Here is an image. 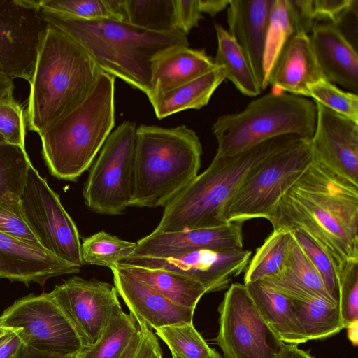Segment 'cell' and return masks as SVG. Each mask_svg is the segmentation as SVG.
I'll return each instance as SVG.
<instances>
[{
	"label": "cell",
	"mask_w": 358,
	"mask_h": 358,
	"mask_svg": "<svg viewBox=\"0 0 358 358\" xmlns=\"http://www.w3.org/2000/svg\"><path fill=\"white\" fill-rule=\"evenodd\" d=\"M273 230H301L329 255L337 273L358 260V185L313 160L278 202Z\"/></svg>",
	"instance_id": "6da1fadb"
},
{
	"label": "cell",
	"mask_w": 358,
	"mask_h": 358,
	"mask_svg": "<svg viewBox=\"0 0 358 358\" xmlns=\"http://www.w3.org/2000/svg\"><path fill=\"white\" fill-rule=\"evenodd\" d=\"M48 23L75 41L105 73L150 93L153 61L168 50L189 46L179 31L155 32L113 19L85 20L41 8Z\"/></svg>",
	"instance_id": "7a4b0ae2"
},
{
	"label": "cell",
	"mask_w": 358,
	"mask_h": 358,
	"mask_svg": "<svg viewBox=\"0 0 358 358\" xmlns=\"http://www.w3.org/2000/svg\"><path fill=\"white\" fill-rule=\"evenodd\" d=\"M103 72L75 41L49 24L29 83V129L39 134L76 109L91 93Z\"/></svg>",
	"instance_id": "3957f363"
},
{
	"label": "cell",
	"mask_w": 358,
	"mask_h": 358,
	"mask_svg": "<svg viewBox=\"0 0 358 358\" xmlns=\"http://www.w3.org/2000/svg\"><path fill=\"white\" fill-rule=\"evenodd\" d=\"M303 138L285 135L233 155H215L209 166L164 206L154 231L175 232L227 223V206L247 175L268 157Z\"/></svg>",
	"instance_id": "277c9868"
},
{
	"label": "cell",
	"mask_w": 358,
	"mask_h": 358,
	"mask_svg": "<svg viewBox=\"0 0 358 358\" xmlns=\"http://www.w3.org/2000/svg\"><path fill=\"white\" fill-rule=\"evenodd\" d=\"M202 147L185 125L136 129L134 182L129 206H165L198 174Z\"/></svg>",
	"instance_id": "5b68a950"
},
{
	"label": "cell",
	"mask_w": 358,
	"mask_h": 358,
	"mask_svg": "<svg viewBox=\"0 0 358 358\" xmlns=\"http://www.w3.org/2000/svg\"><path fill=\"white\" fill-rule=\"evenodd\" d=\"M115 125V77L103 72L76 109L41 134L50 173L76 181L92 164Z\"/></svg>",
	"instance_id": "8992f818"
},
{
	"label": "cell",
	"mask_w": 358,
	"mask_h": 358,
	"mask_svg": "<svg viewBox=\"0 0 358 358\" xmlns=\"http://www.w3.org/2000/svg\"><path fill=\"white\" fill-rule=\"evenodd\" d=\"M316 119L314 101L273 90L250 102L241 112L217 118L212 126L217 142L216 155H233L285 135L310 139Z\"/></svg>",
	"instance_id": "52a82bcc"
},
{
	"label": "cell",
	"mask_w": 358,
	"mask_h": 358,
	"mask_svg": "<svg viewBox=\"0 0 358 358\" xmlns=\"http://www.w3.org/2000/svg\"><path fill=\"white\" fill-rule=\"evenodd\" d=\"M313 160L310 139L306 138L264 159L247 175L227 204L226 222L268 220L280 198Z\"/></svg>",
	"instance_id": "ba28073f"
},
{
	"label": "cell",
	"mask_w": 358,
	"mask_h": 358,
	"mask_svg": "<svg viewBox=\"0 0 358 358\" xmlns=\"http://www.w3.org/2000/svg\"><path fill=\"white\" fill-rule=\"evenodd\" d=\"M137 127L124 121L112 131L92 164L83 189L88 208L102 215H120L130 206L134 182Z\"/></svg>",
	"instance_id": "9c48e42d"
},
{
	"label": "cell",
	"mask_w": 358,
	"mask_h": 358,
	"mask_svg": "<svg viewBox=\"0 0 358 358\" xmlns=\"http://www.w3.org/2000/svg\"><path fill=\"white\" fill-rule=\"evenodd\" d=\"M24 217L40 245L70 264H85L77 227L58 194L31 164L20 199Z\"/></svg>",
	"instance_id": "30bf717a"
},
{
	"label": "cell",
	"mask_w": 358,
	"mask_h": 358,
	"mask_svg": "<svg viewBox=\"0 0 358 358\" xmlns=\"http://www.w3.org/2000/svg\"><path fill=\"white\" fill-rule=\"evenodd\" d=\"M215 341L225 358H276L282 343L263 318L243 283H231L218 307Z\"/></svg>",
	"instance_id": "8fae6325"
},
{
	"label": "cell",
	"mask_w": 358,
	"mask_h": 358,
	"mask_svg": "<svg viewBox=\"0 0 358 358\" xmlns=\"http://www.w3.org/2000/svg\"><path fill=\"white\" fill-rule=\"evenodd\" d=\"M0 324L17 329L24 345L41 351L71 356L86 348L50 292L15 301L1 314Z\"/></svg>",
	"instance_id": "7c38bea8"
},
{
	"label": "cell",
	"mask_w": 358,
	"mask_h": 358,
	"mask_svg": "<svg viewBox=\"0 0 358 358\" xmlns=\"http://www.w3.org/2000/svg\"><path fill=\"white\" fill-rule=\"evenodd\" d=\"M48 25L40 0H0V71L30 83Z\"/></svg>",
	"instance_id": "4fadbf2b"
},
{
	"label": "cell",
	"mask_w": 358,
	"mask_h": 358,
	"mask_svg": "<svg viewBox=\"0 0 358 358\" xmlns=\"http://www.w3.org/2000/svg\"><path fill=\"white\" fill-rule=\"evenodd\" d=\"M85 347L95 343L120 306L115 286L94 279L73 277L50 292Z\"/></svg>",
	"instance_id": "5bb4252c"
},
{
	"label": "cell",
	"mask_w": 358,
	"mask_h": 358,
	"mask_svg": "<svg viewBox=\"0 0 358 358\" xmlns=\"http://www.w3.org/2000/svg\"><path fill=\"white\" fill-rule=\"evenodd\" d=\"M250 257L251 251L243 248L201 249L164 258L130 256L117 264L176 272L200 282L209 293L229 287L245 271Z\"/></svg>",
	"instance_id": "9a60e30c"
},
{
	"label": "cell",
	"mask_w": 358,
	"mask_h": 358,
	"mask_svg": "<svg viewBox=\"0 0 358 358\" xmlns=\"http://www.w3.org/2000/svg\"><path fill=\"white\" fill-rule=\"evenodd\" d=\"M315 103L316 125L310 139L313 159L358 185V123Z\"/></svg>",
	"instance_id": "2e32d148"
},
{
	"label": "cell",
	"mask_w": 358,
	"mask_h": 358,
	"mask_svg": "<svg viewBox=\"0 0 358 358\" xmlns=\"http://www.w3.org/2000/svg\"><path fill=\"white\" fill-rule=\"evenodd\" d=\"M243 223L175 232L152 231L138 240L129 257L164 258L201 249L243 248Z\"/></svg>",
	"instance_id": "e0dca14e"
},
{
	"label": "cell",
	"mask_w": 358,
	"mask_h": 358,
	"mask_svg": "<svg viewBox=\"0 0 358 358\" xmlns=\"http://www.w3.org/2000/svg\"><path fill=\"white\" fill-rule=\"evenodd\" d=\"M80 268L0 231V278L43 285L51 278L78 273Z\"/></svg>",
	"instance_id": "ac0fdd59"
},
{
	"label": "cell",
	"mask_w": 358,
	"mask_h": 358,
	"mask_svg": "<svg viewBox=\"0 0 358 358\" xmlns=\"http://www.w3.org/2000/svg\"><path fill=\"white\" fill-rule=\"evenodd\" d=\"M117 294L138 324L155 330L165 326L193 322L194 310L163 296L120 267L111 268Z\"/></svg>",
	"instance_id": "d6986e66"
},
{
	"label": "cell",
	"mask_w": 358,
	"mask_h": 358,
	"mask_svg": "<svg viewBox=\"0 0 358 358\" xmlns=\"http://www.w3.org/2000/svg\"><path fill=\"white\" fill-rule=\"evenodd\" d=\"M273 0H230L229 33L242 50L261 92L265 90L263 60Z\"/></svg>",
	"instance_id": "ffe728a7"
},
{
	"label": "cell",
	"mask_w": 358,
	"mask_h": 358,
	"mask_svg": "<svg viewBox=\"0 0 358 358\" xmlns=\"http://www.w3.org/2000/svg\"><path fill=\"white\" fill-rule=\"evenodd\" d=\"M309 36L325 79L357 94V52L341 30L329 23L316 24Z\"/></svg>",
	"instance_id": "44dd1931"
},
{
	"label": "cell",
	"mask_w": 358,
	"mask_h": 358,
	"mask_svg": "<svg viewBox=\"0 0 358 358\" xmlns=\"http://www.w3.org/2000/svg\"><path fill=\"white\" fill-rule=\"evenodd\" d=\"M325 79L314 55L309 34L301 31L287 41L268 80L273 90L308 97V87Z\"/></svg>",
	"instance_id": "7402d4cb"
},
{
	"label": "cell",
	"mask_w": 358,
	"mask_h": 358,
	"mask_svg": "<svg viewBox=\"0 0 358 358\" xmlns=\"http://www.w3.org/2000/svg\"><path fill=\"white\" fill-rule=\"evenodd\" d=\"M219 66L205 50L178 46L159 55L152 62L150 90L152 96L188 83Z\"/></svg>",
	"instance_id": "603a6c76"
},
{
	"label": "cell",
	"mask_w": 358,
	"mask_h": 358,
	"mask_svg": "<svg viewBox=\"0 0 358 358\" xmlns=\"http://www.w3.org/2000/svg\"><path fill=\"white\" fill-rule=\"evenodd\" d=\"M260 281L289 299L317 296L336 303L293 236L282 268L275 275Z\"/></svg>",
	"instance_id": "cb8c5ba5"
},
{
	"label": "cell",
	"mask_w": 358,
	"mask_h": 358,
	"mask_svg": "<svg viewBox=\"0 0 358 358\" xmlns=\"http://www.w3.org/2000/svg\"><path fill=\"white\" fill-rule=\"evenodd\" d=\"M225 80L221 66L177 87L156 94L148 99L158 119L206 106L213 94Z\"/></svg>",
	"instance_id": "d4e9b609"
},
{
	"label": "cell",
	"mask_w": 358,
	"mask_h": 358,
	"mask_svg": "<svg viewBox=\"0 0 358 358\" xmlns=\"http://www.w3.org/2000/svg\"><path fill=\"white\" fill-rule=\"evenodd\" d=\"M245 285L263 318L282 343L296 345L306 343L289 298L262 281Z\"/></svg>",
	"instance_id": "484cf974"
},
{
	"label": "cell",
	"mask_w": 358,
	"mask_h": 358,
	"mask_svg": "<svg viewBox=\"0 0 358 358\" xmlns=\"http://www.w3.org/2000/svg\"><path fill=\"white\" fill-rule=\"evenodd\" d=\"M169 300L195 310L201 298L207 294L205 287L185 275L162 268L117 264ZM115 266V267H116Z\"/></svg>",
	"instance_id": "4316f807"
},
{
	"label": "cell",
	"mask_w": 358,
	"mask_h": 358,
	"mask_svg": "<svg viewBox=\"0 0 358 358\" xmlns=\"http://www.w3.org/2000/svg\"><path fill=\"white\" fill-rule=\"evenodd\" d=\"M290 299L305 342L331 337L344 329L338 303L317 296Z\"/></svg>",
	"instance_id": "83f0119b"
},
{
	"label": "cell",
	"mask_w": 358,
	"mask_h": 358,
	"mask_svg": "<svg viewBox=\"0 0 358 358\" xmlns=\"http://www.w3.org/2000/svg\"><path fill=\"white\" fill-rule=\"evenodd\" d=\"M301 31L306 32L294 0H273L263 60L265 89L285 44L292 36Z\"/></svg>",
	"instance_id": "f1b7e54d"
},
{
	"label": "cell",
	"mask_w": 358,
	"mask_h": 358,
	"mask_svg": "<svg viewBox=\"0 0 358 358\" xmlns=\"http://www.w3.org/2000/svg\"><path fill=\"white\" fill-rule=\"evenodd\" d=\"M217 49L214 58L215 63L225 73V79L230 80L236 88L247 96L261 94L255 77L242 50L229 31L220 24H215Z\"/></svg>",
	"instance_id": "f546056e"
},
{
	"label": "cell",
	"mask_w": 358,
	"mask_h": 358,
	"mask_svg": "<svg viewBox=\"0 0 358 358\" xmlns=\"http://www.w3.org/2000/svg\"><path fill=\"white\" fill-rule=\"evenodd\" d=\"M138 330L135 318L124 313L120 306L98 341L81 351V358H120Z\"/></svg>",
	"instance_id": "4dcf8cb0"
},
{
	"label": "cell",
	"mask_w": 358,
	"mask_h": 358,
	"mask_svg": "<svg viewBox=\"0 0 358 358\" xmlns=\"http://www.w3.org/2000/svg\"><path fill=\"white\" fill-rule=\"evenodd\" d=\"M292 241L291 232L273 230L250 260L243 284L264 280L278 273L286 262Z\"/></svg>",
	"instance_id": "1f68e13d"
},
{
	"label": "cell",
	"mask_w": 358,
	"mask_h": 358,
	"mask_svg": "<svg viewBox=\"0 0 358 358\" xmlns=\"http://www.w3.org/2000/svg\"><path fill=\"white\" fill-rule=\"evenodd\" d=\"M31 165L24 148L0 142V201L20 202Z\"/></svg>",
	"instance_id": "d6a6232c"
},
{
	"label": "cell",
	"mask_w": 358,
	"mask_h": 358,
	"mask_svg": "<svg viewBox=\"0 0 358 358\" xmlns=\"http://www.w3.org/2000/svg\"><path fill=\"white\" fill-rule=\"evenodd\" d=\"M123 5L124 22L130 24L160 33L176 31L173 0H123Z\"/></svg>",
	"instance_id": "836d02e7"
},
{
	"label": "cell",
	"mask_w": 358,
	"mask_h": 358,
	"mask_svg": "<svg viewBox=\"0 0 358 358\" xmlns=\"http://www.w3.org/2000/svg\"><path fill=\"white\" fill-rule=\"evenodd\" d=\"M136 243L124 241L101 231L86 238L81 243L84 264L115 268L122 259L132 252Z\"/></svg>",
	"instance_id": "e575fe53"
},
{
	"label": "cell",
	"mask_w": 358,
	"mask_h": 358,
	"mask_svg": "<svg viewBox=\"0 0 358 358\" xmlns=\"http://www.w3.org/2000/svg\"><path fill=\"white\" fill-rule=\"evenodd\" d=\"M171 354L181 358H209L215 352L194 327L193 322L172 324L155 329Z\"/></svg>",
	"instance_id": "d590c367"
},
{
	"label": "cell",
	"mask_w": 358,
	"mask_h": 358,
	"mask_svg": "<svg viewBox=\"0 0 358 358\" xmlns=\"http://www.w3.org/2000/svg\"><path fill=\"white\" fill-rule=\"evenodd\" d=\"M303 26L310 34L316 22L329 20L338 27L351 12L357 10V0H294Z\"/></svg>",
	"instance_id": "8d00e7d4"
},
{
	"label": "cell",
	"mask_w": 358,
	"mask_h": 358,
	"mask_svg": "<svg viewBox=\"0 0 358 358\" xmlns=\"http://www.w3.org/2000/svg\"><path fill=\"white\" fill-rule=\"evenodd\" d=\"M291 234L320 275L330 296L338 304L339 285L338 273L329 255L304 231L295 230L291 231Z\"/></svg>",
	"instance_id": "74e56055"
},
{
	"label": "cell",
	"mask_w": 358,
	"mask_h": 358,
	"mask_svg": "<svg viewBox=\"0 0 358 358\" xmlns=\"http://www.w3.org/2000/svg\"><path fill=\"white\" fill-rule=\"evenodd\" d=\"M308 97L326 108L358 123V96L339 89L326 79L308 87Z\"/></svg>",
	"instance_id": "f35d334b"
},
{
	"label": "cell",
	"mask_w": 358,
	"mask_h": 358,
	"mask_svg": "<svg viewBox=\"0 0 358 358\" xmlns=\"http://www.w3.org/2000/svg\"><path fill=\"white\" fill-rule=\"evenodd\" d=\"M41 8L85 20H117L110 0H40Z\"/></svg>",
	"instance_id": "ab89813d"
},
{
	"label": "cell",
	"mask_w": 358,
	"mask_h": 358,
	"mask_svg": "<svg viewBox=\"0 0 358 358\" xmlns=\"http://www.w3.org/2000/svg\"><path fill=\"white\" fill-rule=\"evenodd\" d=\"M338 306L344 329L358 322V260L346 263L338 273Z\"/></svg>",
	"instance_id": "60d3db41"
},
{
	"label": "cell",
	"mask_w": 358,
	"mask_h": 358,
	"mask_svg": "<svg viewBox=\"0 0 358 358\" xmlns=\"http://www.w3.org/2000/svg\"><path fill=\"white\" fill-rule=\"evenodd\" d=\"M0 134L6 143L25 149L23 110L13 98L0 100Z\"/></svg>",
	"instance_id": "b9f144b4"
},
{
	"label": "cell",
	"mask_w": 358,
	"mask_h": 358,
	"mask_svg": "<svg viewBox=\"0 0 358 358\" xmlns=\"http://www.w3.org/2000/svg\"><path fill=\"white\" fill-rule=\"evenodd\" d=\"M0 231L41 247L24 217L20 202L0 201Z\"/></svg>",
	"instance_id": "7bdbcfd3"
},
{
	"label": "cell",
	"mask_w": 358,
	"mask_h": 358,
	"mask_svg": "<svg viewBox=\"0 0 358 358\" xmlns=\"http://www.w3.org/2000/svg\"><path fill=\"white\" fill-rule=\"evenodd\" d=\"M176 30L187 36L203 18L199 0H173Z\"/></svg>",
	"instance_id": "ee69618b"
},
{
	"label": "cell",
	"mask_w": 358,
	"mask_h": 358,
	"mask_svg": "<svg viewBox=\"0 0 358 358\" xmlns=\"http://www.w3.org/2000/svg\"><path fill=\"white\" fill-rule=\"evenodd\" d=\"M138 332L120 358H152L159 344L156 336L144 324H138Z\"/></svg>",
	"instance_id": "f6af8a7d"
},
{
	"label": "cell",
	"mask_w": 358,
	"mask_h": 358,
	"mask_svg": "<svg viewBox=\"0 0 358 358\" xmlns=\"http://www.w3.org/2000/svg\"><path fill=\"white\" fill-rule=\"evenodd\" d=\"M22 344L17 330L10 329L0 338V358H15Z\"/></svg>",
	"instance_id": "bcb514c9"
},
{
	"label": "cell",
	"mask_w": 358,
	"mask_h": 358,
	"mask_svg": "<svg viewBox=\"0 0 358 358\" xmlns=\"http://www.w3.org/2000/svg\"><path fill=\"white\" fill-rule=\"evenodd\" d=\"M71 356H63L41 351L22 343L15 358H70Z\"/></svg>",
	"instance_id": "7dc6e473"
},
{
	"label": "cell",
	"mask_w": 358,
	"mask_h": 358,
	"mask_svg": "<svg viewBox=\"0 0 358 358\" xmlns=\"http://www.w3.org/2000/svg\"><path fill=\"white\" fill-rule=\"evenodd\" d=\"M199 8L202 13L215 17L217 13L228 7L230 0H199Z\"/></svg>",
	"instance_id": "c3c4849f"
},
{
	"label": "cell",
	"mask_w": 358,
	"mask_h": 358,
	"mask_svg": "<svg viewBox=\"0 0 358 358\" xmlns=\"http://www.w3.org/2000/svg\"><path fill=\"white\" fill-rule=\"evenodd\" d=\"M276 358H314L309 352L298 348L296 345L284 344Z\"/></svg>",
	"instance_id": "681fc988"
},
{
	"label": "cell",
	"mask_w": 358,
	"mask_h": 358,
	"mask_svg": "<svg viewBox=\"0 0 358 358\" xmlns=\"http://www.w3.org/2000/svg\"><path fill=\"white\" fill-rule=\"evenodd\" d=\"M13 78L0 71V100L13 98Z\"/></svg>",
	"instance_id": "f907efd6"
},
{
	"label": "cell",
	"mask_w": 358,
	"mask_h": 358,
	"mask_svg": "<svg viewBox=\"0 0 358 358\" xmlns=\"http://www.w3.org/2000/svg\"><path fill=\"white\" fill-rule=\"evenodd\" d=\"M357 322H355L351 324H350L346 329L348 330V338L350 340L352 343L354 345H357Z\"/></svg>",
	"instance_id": "816d5d0a"
},
{
	"label": "cell",
	"mask_w": 358,
	"mask_h": 358,
	"mask_svg": "<svg viewBox=\"0 0 358 358\" xmlns=\"http://www.w3.org/2000/svg\"><path fill=\"white\" fill-rule=\"evenodd\" d=\"M152 358H163L159 344L156 347Z\"/></svg>",
	"instance_id": "f5cc1de1"
},
{
	"label": "cell",
	"mask_w": 358,
	"mask_h": 358,
	"mask_svg": "<svg viewBox=\"0 0 358 358\" xmlns=\"http://www.w3.org/2000/svg\"><path fill=\"white\" fill-rule=\"evenodd\" d=\"M171 355H172V358H181L174 354H171ZM209 358H222V357L217 351H215V352L213 354V355L210 356Z\"/></svg>",
	"instance_id": "db71d44e"
},
{
	"label": "cell",
	"mask_w": 358,
	"mask_h": 358,
	"mask_svg": "<svg viewBox=\"0 0 358 358\" xmlns=\"http://www.w3.org/2000/svg\"><path fill=\"white\" fill-rule=\"evenodd\" d=\"M10 329L5 327L0 324V338L6 334Z\"/></svg>",
	"instance_id": "11a10c76"
},
{
	"label": "cell",
	"mask_w": 358,
	"mask_h": 358,
	"mask_svg": "<svg viewBox=\"0 0 358 358\" xmlns=\"http://www.w3.org/2000/svg\"><path fill=\"white\" fill-rule=\"evenodd\" d=\"M80 352H78L76 355H72L70 358H81Z\"/></svg>",
	"instance_id": "9f6ffc18"
},
{
	"label": "cell",
	"mask_w": 358,
	"mask_h": 358,
	"mask_svg": "<svg viewBox=\"0 0 358 358\" xmlns=\"http://www.w3.org/2000/svg\"><path fill=\"white\" fill-rule=\"evenodd\" d=\"M0 142H5L3 138L2 137V136L0 134Z\"/></svg>",
	"instance_id": "6f0895ef"
}]
</instances>
